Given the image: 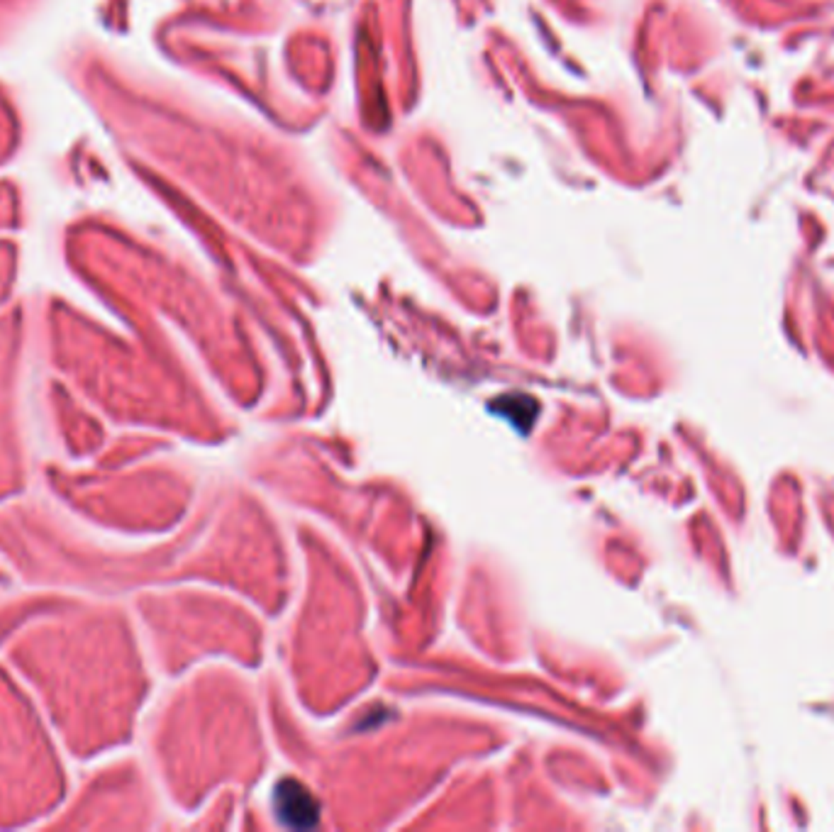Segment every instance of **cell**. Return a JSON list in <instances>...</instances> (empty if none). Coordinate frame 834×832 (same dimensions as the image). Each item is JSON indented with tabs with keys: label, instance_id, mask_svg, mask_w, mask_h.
<instances>
[{
	"label": "cell",
	"instance_id": "obj_2",
	"mask_svg": "<svg viewBox=\"0 0 834 832\" xmlns=\"http://www.w3.org/2000/svg\"><path fill=\"white\" fill-rule=\"evenodd\" d=\"M64 791L61 759L40 713L0 679V825L13 828L49 815Z\"/></svg>",
	"mask_w": 834,
	"mask_h": 832
},
{
	"label": "cell",
	"instance_id": "obj_3",
	"mask_svg": "<svg viewBox=\"0 0 834 832\" xmlns=\"http://www.w3.org/2000/svg\"><path fill=\"white\" fill-rule=\"evenodd\" d=\"M54 410H57L59 420H61V432L64 440H66L71 454H90L95 447L100 445V425L86 415V410H81L78 405H74L71 396H69L64 388H54Z\"/></svg>",
	"mask_w": 834,
	"mask_h": 832
},
{
	"label": "cell",
	"instance_id": "obj_4",
	"mask_svg": "<svg viewBox=\"0 0 834 832\" xmlns=\"http://www.w3.org/2000/svg\"><path fill=\"white\" fill-rule=\"evenodd\" d=\"M276 813L290 828H312L317 823V808L312 803L310 793L293 781L278 783L274 793Z\"/></svg>",
	"mask_w": 834,
	"mask_h": 832
},
{
	"label": "cell",
	"instance_id": "obj_1",
	"mask_svg": "<svg viewBox=\"0 0 834 832\" xmlns=\"http://www.w3.org/2000/svg\"><path fill=\"white\" fill-rule=\"evenodd\" d=\"M64 744L78 756L105 752L120 737V632L105 605L47 620L15 647Z\"/></svg>",
	"mask_w": 834,
	"mask_h": 832
}]
</instances>
